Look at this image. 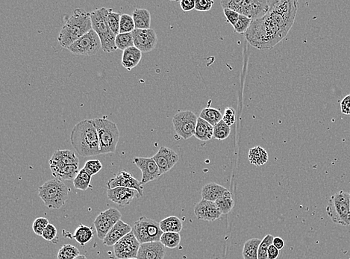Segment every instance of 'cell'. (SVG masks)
<instances>
[{"mask_svg": "<svg viewBox=\"0 0 350 259\" xmlns=\"http://www.w3.org/2000/svg\"><path fill=\"white\" fill-rule=\"evenodd\" d=\"M299 3L296 0H276L265 16L253 21L246 39L259 50H271L288 35L294 25Z\"/></svg>", "mask_w": 350, "mask_h": 259, "instance_id": "cell-1", "label": "cell"}, {"mask_svg": "<svg viewBox=\"0 0 350 259\" xmlns=\"http://www.w3.org/2000/svg\"><path fill=\"white\" fill-rule=\"evenodd\" d=\"M70 141L73 148L82 157L101 155L97 130L93 119H84L76 124L72 130Z\"/></svg>", "mask_w": 350, "mask_h": 259, "instance_id": "cell-2", "label": "cell"}, {"mask_svg": "<svg viewBox=\"0 0 350 259\" xmlns=\"http://www.w3.org/2000/svg\"><path fill=\"white\" fill-rule=\"evenodd\" d=\"M90 13L84 9H76L63 26L58 41L63 48H68L75 41L92 30Z\"/></svg>", "mask_w": 350, "mask_h": 259, "instance_id": "cell-3", "label": "cell"}, {"mask_svg": "<svg viewBox=\"0 0 350 259\" xmlns=\"http://www.w3.org/2000/svg\"><path fill=\"white\" fill-rule=\"evenodd\" d=\"M276 0H225L221 1L222 9H228L253 21L260 19L268 13Z\"/></svg>", "mask_w": 350, "mask_h": 259, "instance_id": "cell-4", "label": "cell"}, {"mask_svg": "<svg viewBox=\"0 0 350 259\" xmlns=\"http://www.w3.org/2000/svg\"><path fill=\"white\" fill-rule=\"evenodd\" d=\"M38 195L47 208L58 209L67 202L69 189L62 181L50 179L38 188Z\"/></svg>", "mask_w": 350, "mask_h": 259, "instance_id": "cell-5", "label": "cell"}, {"mask_svg": "<svg viewBox=\"0 0 350 259\" xmlns=\"http://www.w3.org/2000/svg\"><path fill=\"white\" fill-rule=\"evenodd\" d=\"M108 9L105 8L96 9L90 13L91 18L92 29L97 34L101 41L102 51L110 53L116 51L115 39L116 35L109 28L106 21L107 14Z\"/></svg>", "mask_w": 350, "mask_h": 259, "instance_id": "cell-6", "label": "cell"}, {"mask_svg": "<svg viewBox=\"0 0 350 259\" xmlns=\"http://www.w3.org/2000/svg\"><path fill=\"white\" fill-rule=\"evenodd\" d=\"M93 120L97 130L100 154L115 153L120 139V131L116 124L107 116L96 118Z\"/></svg>", "mask_w": 350, "mask_h": 259, "instance_id": "cell-7", "label": "cell"}, {"mask_svg": "<svg viewBox=\"0 0 350 259\" xmlns=\"http://www.w3.org/2000/svg\"><path fill=\"white\" fill-rule=\"evenodd\" d=\"M326 212L333 223L343 226H349V193L340 191L331 196L326 206Z\"/></svg>", "mask_w": 350, "mask_h": 259, "instance_id": "cell-8", "label": "cell"}, {"mask_svg": "<svg viewBox=\"0 0 350 259\" xmlns=\"http://www.w3.org/2000/svg\"><path fill=\"white\" fill-rule=\"evenodd\" d=\"M133 232L141 244L150 242L160 241L163 231L160 224L153 219L141 217L135 222Z\"/></svg>", "mask_w": 350, "mask_h": 259, "instance_id": "cell-9", "label": "cell"}, {"mask_svg": "<svg viewBox=\"0 0 350 259\" xmlns=\"http://www.w3.org/2000/svg\"><path fill=\"white\" fill-rule=\"evenodd\" d=\"M102 49L101 41L97 34L92 29L67 48L73 54L91 56L97 54Z\"/></svg>", "mask_w": 350, "mask_h": 259, "instance_id": "cell-10", "label": "cell"}, {"mask_svg": "<svg viewBox=\"0 0 350 259\" xmlns=\"http://www.w3.org/2000/svg\"><path fill=\"white\" fill-rule=\"evenodd\" d=\"M197 120V116L192 111L178 112L173 118L175 132L184 140H188L195 135Z\"/></svg>", "mask_w": 350, "mask_h": 259, "instance_id": "cell-11", "label": "cell"}, {"mask_svg": "<svg viewBox=\"0 0 350 259\" xmlns=\"http://www.w3.org/2000/svg\"><path fill=\"white\" fill-rule=\"evenodd\" d=\"M121 211L115 208H110L101 212L95 219L94 227L99 240H104L108 231L121 220Z\"/></svg>", "mask_w": 350, "mask_h": 259, "instance_id": "cell-12", "label": "cell"}, {"mask_svg": "<svg viewBox=\"0 0 350 259\" xmlns=\"http://www.w3.org/2000/svg\"><path fill=\"white\" fill-rule=\"evenodd\" d=\"M140 246L141 243L132 231L113 246V252L118 259L137 258Z\"/></svg>", "mask_w": 350, "mask_h": 259, "instance_id": "cell-13", "label": "cell"}, {"mask_svg": "<svg viewBox=\"0 0 350 259\" xmlns=\"http://www.w3.org/2000/svg\"><path fill=\"white\" fill-rule=\"evenodd\" d=\"M132 34L134 40V46L141 53H150L156 48L158 38L154 29H135Z\"/></svg>", "mask_w": 350, "mask_h": 259, "instance_id": "cell-14", "label": "cell"}, {"mask_svg": "<svg viewBox=\"0 0 350 259\" xmlns=\"http://www.w3.org/2000/svg\"><path fill=\"white\" fill-rule=\"evenodd\" d=\"M133 162L142 173L141 184L143 185L159 179L162 175L159 166L153 158L136 157Z\"/></svg>", "mask_w": 350, "mask_h": 259, "instance_id": "cell-15", "label": "cell"}, {"mask_svg": "<svg viewBox=\"0 0 350 259\" xmlns=\"http://www.w3.org/2000/svg\"><path fill=\"white\" fill-rule=\"evenodd\" d=\"M118 187L136 190L139 193L141 197H142L143 194H144V192H143L144 186L141 182L135 179L131 173L127 172V171H121L118 175H116L115 177L112 178L107 182L108 189L118 188Z\"/></svg>", "mask_w": 350, "mask_h": 259, "instance_id": "cell-16", "label": "cell"}, {"mask_svg": "<svg viewBox=\"0 0 350 259\" xmlns=\"http://www.w3.org/2000/svg\"><path fill=\"white\" fill-rule=\"evenodd\" d=\"M153 158L159 166L161 175L169 172L179 161L177 153L172 149L164 146L160 147L158 153Z\"/></svg>", "mask_w": 350, "mask_h": 259, "instance_id": "cell-17", "label": "cell"}, {"mask_svg": "<svg viewBox=\"0 0 350 259\" xmlns=\"http://www.w3.org/2000/svg\"><path fill=\"white\" fill-rule=\"evenodd\" d=\"M194 214L196 218L205 221L214 222L222 215L215 202L202 200L194 207Z\"/></svg>", "mask_w": 350, "mask_h": 259, "instance_id": "cell-18", "label": "cell"}, {"mask_svg": "<svg viewBox=\"0 0 350 259\" xmlns=\"http://www.w3.org/2000/svg\"><path fill=\"white\" fill-rule=\"evenodd\" d=\"M107 194L110 201L121 206H127L133 202L135 197H141V195L136 190L122 187L107 189Z\"/></svg>", "mask_w": 350, "mask_h": 259, "instance_id": "cell-19", "label": "cell"}, {"mask_svg": "<svg viewBox=\"0 0 350 259\" xmlns=\"http://www.w3.org/2000/svg\"><path fill=\"white\" fill-rule=\"evenodd\" d=\"M166 247L160 241L142 243L138 251V259H164Z\"/></svg>", "mask_w": 350, "mask_h": 259, "instance_id": "cell-20", "label": "cell"}, {"mask_svg": "<svg viewBox=\"0 0 350 259\" xmlns=\"http://www.w3.org/2000/svg\"><path fill=\"white\" fill-rule=\"evenodd\" d=\"M133 231L131 226L126 223L123 220H119L113 227L108 231L103 240V243L106 246H114L123 237Z\"/></svg>", "mask_w": 350, "mask_h": 259, "instance_id": "cell-21", "label": "cell"}, {"mask_svg": "<svg viewBox=\"0 0 350 259\" xmlns=\"http://www.w3.org/2000/svg\"><path fill=\"white\" fill-rule=\"evenodd\" d=\"M50 170L55 179L61 181L74 180L79 171V165H64L50 163Z\"/></svg>", "mask_w": 350, "mask_h": 259, "instance_id": "cell-22", "label": "cell"}, {"mask_svg": "<svg viewBox=\"0 0 350 259\" xmlns=\"http://www.w3.org/2000/svg\"><path fill=\"white\" fill-rule=\"evenodd\" d=\"M229 194H231V192L228 189L213 182L204 185L201 193L202 200L214 202L221 197L229 195Z\"/></svg>", "mask_w": 350, "mask_h": 259, "instance_id": "cell-23", "label": "cell"}, {"mask_svg": "<svg viewBox=\"0 0 350 259\" xmlns=\"http://www.w3.org/2000/svg\"><path fill=\"white\" fill-rule=\"evenodd\" d=\"M50 163L64 165H79V159L76 153L71 150H58L53 153Z\"/></svg>", "mask_w": 350, "mask_h": 259, "instance_id": "cell-24", "label": "cell"}, {"mask_svg": "<svg viewBox=\"0 0 350 259\" xmlns=\"http://www.w3.org/2000/svg\"><path fill=\"white\" fill-rule=\"evenodd\" d=\"M142 58V53L135 47L127 49L123 53L122 65L130 71L138 65Z\"/></svg>", "mask_w": 350, "mask_h": 259, "instance_id": "cell-25", "label": "cell"}, {"mask_svg": "<svg viewBox=\"0 0 350 259\" xmlns=\"http://www.w3.org/2000/svg\"><path fill=\"white\" fill-rule=\"evenodd\" d=\"M195 137L202 142H208L214 138V126L202 118H198Z\"/></svg>", "mask_w": 350, "mask_h": 259, "instance_id": "cell-26", "label": "cell"}, {"mask_svg": "<svg viewBox=\"0 0 350 259\" xmlns=\"http://www.w3.org/2000/svg\"><path fill=\"white\" fill-rule=\"evenodd\" d=\"M133 20H134L135 29H149L151 25V15L147 9H135L133 12Z\"/></svg>", "mask_w": 350, "mask_h": 259, "instance_id": "cell-27", "label": "cell"}, {"mask_svg": "<svg viewBox=\"0 0 350 259\" xmlns=\"http://www.w3.org/2000/svg\"><path fill=\"white\" fill-rule=\"evenodd\" d=\"M248 157L250 164L255 166H262L268 162V153L265 149L257 146L250 149Z\"/></svg>", "mask_w": 350, "mask_h": 259, "instance_id": "cell-28", "label": "cell"}, {"mask_svg": "<svg viewBox=\"0 0 350 259\" xmlns=\"http://www.w3.org/2000/svg\"><path fill=\"white\" fill-rule=\"evenodd\" d=\"M161 229L163 232L179 233L182 230L183 223L179 217L176 216H170L164 219L159 223Z\"/></svg>", "mask_w": 350, "mask_h": 259, "instance_id": "cell-29", "label": "cell"}, {"mask_svg": "<svg viewBox=\"0 0 350 259\" xmlns=\"http://www.w3.org/2000/svg\"><path fill=\"white\" fill-rule=\"evenodd\" d=\"M262 240L259 238H252L245 242L243 248L244 259H259V248Z\"/></svg>", "mask_w": 350, "mask_h": 259, "instance_id": "cell-30", "label": "cell"}, {"mask_svg": "<svg viewBox=\"0 0 350 259\" xmlns=\"http://www.w3.org/2000/svg\"><path fill=\"white\" fill-rule=\"evenodd\" d=\"M73 237H74L76 241L81 245L84 246L87 244L88 242L93 239V231L91 228L85 225H80L78 226L77 229L75 231Z\"/></svg>", "mask_w": 350, "mask_h": 259, "instance_id": "cell-31", "label": "cell"}, {"mask_svg": "<svg viewBox=\"0 0 350 259\" xmlns=\"http://www.w3.org/2000/svg\"><path fill=\"white\" fill-rule=\"evenodd\" d=\"M222 114L218 109L214 108H204L201 111L199 117L205 119L207 122H209L213 126L216 125L218 122H220L222 119Z\"/></svg>", "mask_w": 350, "mask_h": 259, "instance_id": "cell-32", "label": "cell"}, {"mask_svg": "<svg viewBox=\"0 0 350 259\" xmlns=\"http://www.w3.org/2000/svg\"><path fill=\"white\" fill-rule=\"evenodd\" d=\"M92 176L84 171V168L79 171L73 180V185L76 189L84 191L90 187Z\"/></svg>", "mask_w": 350, "mask_h": 259, "instance_id": "cell-33", "label": "cell"}, {"mask_svg": "<svg viewBox=\"0 0 350 259\" xmlns=\"http://www.w3.org/2000/svg\"><path fill=\"white\" fill-rule=\"evenodd\" d=\"M160 242L165 247L175 249L180 243V234L176 232L163 233L162 237H161Z\"/></svg>", "mask_w": 350, "mask_h": 259, "instance_id": "cell-34", "label": "cell"}, {"mask_svg": "<svg viewBox=\"0 0 350 259\" xmlns=\"http://www.w3.org/2000/svg\"><path fill=\"white\" fill-rule=\"evenodd\" d=\"M115 44H116V49L122 51H125L130 47H135L133 34H119L116 36Z\"/></svg>", "mask_w": 350, "mask_h": 259, "instance_id": "cell-35", "label": "cell"}, {"mask_svg": "<svg viewBox=\"0 0 350 259\" xmlns=\"http://www.w3.org/2000/svg\"><path fill=\"white\" fill-rule=\"evenodd\" d=\"M121 18V15L119 13L113 12L111 9H108L106 17L107 23H108L109 28L116 36L120 34Z\"/></svg>", "mask_w": 350, "mask_h": 259, "instance_id": "cell-36", "label": "cell"}, {"mask_svg": "<svg viewBox=\"0 0 350 259\" xmlns=\"http://www.w3.org/2000/svg\"><path fill=\"white\" fill-rule=\"evenodd\" d=\"M79 255V249L76 246L64 244L58 251L57 259H74Z\"/></svg>", "mask_w": 350, "mask_h": 259, "instance_id": "cell-37", "label": "cell"}, {"mask_svg": "<svg viewBox=\"0 0 350 259\" xmlns=\"http://www.w3.org/2000/svg\"><path fill=\"white\" fill-rule=\"evenodd\" d=\"M231 133V127L227 125L223 120H221L214 126V139L222 141L226 139Z\"/></svg>", "mask_w": 350, "mask_h": 259, "instance_id": "cell-38", "label": "cell"}, {"mask_svg": "<svg viewBox=\"0 0 350 259\" xmlns=\"http://www.w3.org/2000/svg\"><path fill=\"white\" fill-rule=\"evenodd\" d=\"M215 204L222 214H228L235 206V201L233 200L231 194L221 197L219 200H216Z\"/></svg>", "mask_w": 350, "mask_h": 259, "instance_id": "cell-39", "label": "cell"}, {"mask_svg": "<svg viewBox=\"0 0 350 259\" xmlns=\"http://www.w3.org/2000/svg\"><path fill=\"white\" fill-rule=\"evenodd\" d=\"M135 29V25L133 17L127 14L121 15L120 34L132 33Z\"/></svg>", "mask_w": 350, "mask_h": 259, "instance_id": "cell-40", "label": "cell"}, {"mask_svg": "<svg viewBox=\"0 0 350 259\" xmlns=\"http://www.w3.org/2000/svg\"><path fill=\"white\" fill-rule=\"evenodd\" d=\"M273 239L274 237L271 234H268L264 237L259 248V259H268V249L273 245Z\"/></svg>", "mask_w": 350, "mask_h": 259, "instance_id": "cell-41", "label": "cell"}, {"mask_svg": "<svg viewBox=\"0 0 350 259\" xmlns=\"http://www.w3.org/2000/svg\"><path fill=\"white\" fill-rule=\"evenodd\" d=\"M253 21V20L247 18V17L240 15L237 24L233 27H234L235 32L239 34H245L247 30L250 29Z\"/></svg>", "mask_w": 350, "mask_h": 259, "instance_id": "cell-42", "label": "cell"}, {"mask_svg": "<svg viewBox=\"0 0 350 259\" xmlns=\"http://www.w3.org/2000/svg\"><path fill=\"white\" fill-rule=\"evenodd\" d=\"M83 168L86 172L93 176L102 170V165L99 160H89L86 162Z\"/></svg>", "mask_w": 350, "mask_h": 259, "instance_id": "cell-43", "label": "cell"}, {"mask_svg": "<svg viewBox=\"0 0 350 259\" xmlns=\"http://www.w3.org/2000/svg\"><path fill=\"white\" fill-rule=\"evenodd\" d=\"M49 224L50 223H49V220L47 218L38 217L34 221L32 229L37 235L42 236L43 232Z\"/></svg>", "mask_w": 350, "mask_h": 259, "instance_id": "cell-44", "label": "cell"}, {"mask_svg": "<svg viewBox=\"0 0 350 259\" xmlns=\"http://www.w3.org/2000/svg\"><path fill=\"white\" fill-rule=\"evenodd\" d=\"M58 231L56 227L53 224H49L45 230L43 232L42 237L44 240L47 241H54V240L57 237Z\"/></svg>", "mask_w": 350, "mask_h": 259, "instance_id": "cell-45", "label": "cell"}, {"mask_svg": "<svg viewBox=\"0 0 350 259\" xmlns=\"http://www.w3.org/2000/svg\"><path fill=\"white\" fill-rule=\"evenodd\" d=\"M214 4L213 0H196L195 9L199 12H208L212 9Z\"/></svg>", "mask_w": 350, "mask_h": 259, "instance_id": "cell-46", "label": "cell"}, {"mask_svg": "<svg viewBox=\"0 0 350 259\" xmlns=\"http://www.w3.org/2000/svg\"><path fill=\"white\" fill-rule=\"evenodd\" d=\"M222 120L229 126L232 125L236 121V111L231 108H225Z\"/></svg>", "mask_w": 350, "mask_h": 259, "instance_id": "cell-47", "label": "cell"}, {"mask_svg": "<svg viewBox=\"0 0 350 259\" xmlns=\"http://www.w3.org/2000/svg\"><path fill=\"white\" fill-rule=\"evenodd\" d=\"M223 13L225 18H226L227 22L229 23L231 26L234 27L237 24L240 15L238 12L228 9H224Z\"/></svg>", "mask_w": 350, "mask_h": 259, "instance_id": "cell-48", "label": "cell"}, {"mask_svg": "<svg viewBox=\"0 0 350 259\" xmlns=\"http://www.w3.org/2000/svg\"><path fill=\"white\" fill-rule=\"evenodd\" d=\"M179 4H180L181 9L183 12H188L195 9L196 1L195 0H182Z\"/></svg>", "mask_w": 350, "mask_h": 259, "instance_id": "cell-49", "label": "cell"}, {"mask_svg": "<svg viewBox=\"0 0 350 259\" xmlns=\"http://www.w3.org/2000/svg\"><path fill=\"white\" fill-rule=\"evenodd\" d=\"M341 112L346 115H350V94L345 96L340 102Z\"/></svg>", "mask_w": 350, "mask_h": 259, "instance_id": "cell-50", "label": "cell"}, {"mask_svg": "<svg viewBox=\"0 0 350 259\" xmlns=\"http://www.w3.org/2000/svg\"><path fill=\"white\" fill-rule=\"evenodd\" d=\"M268 259H277L279 256V249L271 245L268 252Z\"/></svg>", "mask_w": 350, "mask_h": 259, "instance_id": "cell-51", "label": "cell"}, {"mask_svg": "<svg viewBox=\"0 0 350 259\" xmlns=\"http://www.w3.org/2000/svg\"><path fill=\"white\" fill-rule=\"evenodd\" d=\"M273 245L276 246L278 249L281 250V249H283L284 246H285V241H284L283 239L281 238V237H276L273 239Z\"/></svg>", "mask_w": 350, "mask_h": 259, "instance_id": "cell-52", "label": "cell"}, {"mask_svg": "<svg viewBox=\"0 0 350 259\" xmlns=\"http://www.w3.org/2000/svg\"><path fill=\"white\" fill-rule=\"evenodd\" d=\"M74 259H87L85 255H79V256L76 257Z\"/></svg>", "mask_w": 350, "mask_h": 259, "instance_id": "cell-53", "label": "cell"}, {"mask_svg": "<svg viewBox=\"0 0 350 259\" xmlns=\"http://www.w3.org/2000/svg\"><path fill=\"white\" fill-rule=\"evenodd\" d=\"M131 259H138V258H131Z\"/></svg>", "mask_w": 350, "mask_h": 259, "instance_id": "cell-54", "label": "cell"}, {"mask_svg": "<svg viewBox=\"0 0 350 259\" xmlns=\"http://www.w3.org/2000/svg\"><path fill=\"white\" fill-rule=\"evenodd\" d=\"M349 197H350V192H349Z\"/></svg>", "mask_w": 350, "mask_h": 259, "instance_id": "cell-55", "label": "cell"}, {"mask_svg": "<svg viewBox=\"0 0 350 259\" xmlns=\"http://www.w3.org/2000/svg\"><path fill=\"white\" fill-rule=\"evenodd\" d=\"M350 259V258H349Z\"/></svg>", "mask_w": 350, "mask_h": 259, "instance_id": "cell-56", "label": "cell"}]
</instances>
